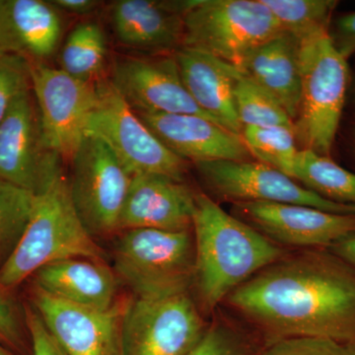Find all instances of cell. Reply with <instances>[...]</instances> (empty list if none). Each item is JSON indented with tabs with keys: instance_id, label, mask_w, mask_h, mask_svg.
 Segmentation results:
<instances>
[{
	"instance_id": "cell-37",
	"label": "cell",
	"mask_w": 355,
	"mask_h": 355,
	"mask_svg": "<svg viewBox=\"0 0 355 355\" xmlns=\"http://www.w3.org/2000/svg\"><path fill=\"white\" fill-rule=\"evenodd\" d=\"M0 355H14L10 350L4 347V343L0 340Z\"/></svg>"
},
{
	"instance_id": "cell-23",
	"label": "cell",
	"mask_w": 355,
	"mask_h": 355,
	"mask_svg": "<svg viewBox=\"0 0 355 355\" xmlns=\"http://www.w3.org/2000/svg\"><path fill=\"white\" fill-rule=\"evenodd\" d=\"M292 178L320 197L355 207V173L340 167L330 156L303 148L296 155Z\"/></svg>"
},
{
	"instance_id": "cell-13",
	"label": "cell",
	"mask_w": 355,
	"mask_h": 355,
	"mask_svg": "<svg viewBox=\"0 0 355 355\" xmlns=\"http://www.w3.org/2000/svg\"><path fill=\"white\" fill-rule=\"evenodd\" d=\"M32 302L44 324L69 355H123V323L128 301L108 310L65 302L34 286Z\"/></svg>"
},
{
	"instance_id": "cell-38",
	"label": "cell",
	"mask_w": 355,
	"mask_h": 355,
	"mask_svg": "<svg viewBox=\"0 0 355 355\" xmlns=\"http://www.w3.org/2000/svg\"><path fill=\"white\" fill-rule=\"evenodd\" d=\"M354 105H355V94H354Z\"/></svg>"
},
{
	"instance_id": "cell-3",
	"label": "cell",
	"mask_w": 355,
	"mask_h": 355,
	"mask_svg": "<svg viewBox=\"0 0 355 355\" xmlns=\"http://www.w3.org/2000/svg\"><path fill=\"white\" fill-rule=\"evenodd\" d=\"M105 257L79 218L69 179L62 171L37 193L24 234L0 268V284L8 291L53 261L69 258L105 261Z\"/></svg>"
},
{
	"instance_id": "cell-11",
	"label": "cell",
	"mask_w": 355,
	"mask_h": 355,
	"mask_svg": "<svg viewBox=\"0 0 355 355\" xmlns=\"http://www.w3.org/2000/svg\"><path fill=\"white\" fill-rule=\"evenodd\" d=\"M62 161L44 139L32 91L20 96L0 123V179L37 195L62 171Z\"/></svg>"
},
{
	"instance_id": "cell-27",
	"label": "cell",
	"mask_w": 355,
	"mask_h": 355,
	"mask_svg": "<svg viewBox=\"0 0 355 355\" xmlns=\"http://www.w3.org/2000/svg\"><path fill=\"white\" fill-rule=\"evenodd\" d=\"M241 135L250 154L259 162L293 177L294 162L298 153L294 128L246 127L243 128Z\"/></svg>"
},
{
	"instance_id": "cell-2",
	"label": "cell",
	"mask_w": 355,
	"mask_h": 355,
	"mask_svg": "<svg viewBox=\"0 0 355 355\" xmlns=\"http://www.w3.org/2000/svg\"><path fill=\"white\" fill-rule=\"evenodd\" d=\"M193 228L195 284L207 310L216 309L247 280L288 254L205 193L196 196Z\"/></svg>"
},
{
	"instance_id": "cell-33",
	"label": "cell",
	"mask_w": 355,
	"mask_h": 355,
	"mask_svg": "<svg viewBox=\"0 0 355 355\" xmlns=\"http://www.w3.org/2000/svg\"><path fill=\"white\" fill-rule=\"evenodd\" d=\"M25 323L31 336L32 355H69L51 335L35 308H26Z\"/></svg>"
},
{
	"instance_id": "cell-24",
	"label": "cell",
	"mask_w": 355,
	"mask_h": 355,
	"mask_svg": "<svg viewBox=\"0 0 355 355\" xmlns=\"http://www.w3.org/2000/svg\"><path fill=\"white\" fill-rule=\"evenodd\" d=\"M108 53L107 37L96 22L77 24L67 35L60 51V69L87 83L101 80Z\"/></svg>"
},
{
	"instance_id": "cell-17",
	"label": "cell",
	"mask_w": 355,
	"mask_h": 355,
	"mask_svg": "<svg viewBox=\"0 0 355 355\" xmlns=\"http://www.w3.org/2000/svg\"><path fill=\"white\" fill-rule=\"evenodd\" d=\"M197 193L184 182L160 174H135L119 221V230L155 229L182 232L193 228Z\"/></svg>"
},
{
	"instance_id": "cell-9",
	"label": "cell",
	"mask_w": 355,
	"mask_h": 355,
	"mask_svg": "<svg viewBox=\"0 0 355 355\" xmlns=\"http://www.w3.org/2000/svg\"><path fill=\"white\" fill-rule=\"evenodd\" d=\"M205 323L188 293L128 301L123 355H186L205 335Z\"/></svg>"
},
{
	"instance_id": "cell-19",
	"label": "cell",
	"mask_w": 355,
	"mask_h": 355,
	"mask_svg": "<svg viewBox=\"0 0 355 355\" xmlns=\"http://www.w3.org/2000/svg\"><path fill=\"white\" fill-rule=\"evenodd\" d=\"M62 12L46 0H0V53L46 64L62 44Z\"/></svg>"
},
{
	"instance_id": "cell-39",
	"label": "cell",
	"mask_w": 355,
	"mask_h": 355,
	"mask_svg": "<svg viewBox=\"0 0 355 355\" xmlns=\"http://www.w3.org/2000/svg\"><path fill=\"white\" fill-rule=\"evenodd\" d=\"M354 139H355V128H354Z\"/></svg>"
},
{
	"instance_id": "cell-26",
	"label": "cell",
	"mask_w": 355,
	"mask_h": 355,
	"mask_svg": "<svg viewBox=\"0 0 355 355\" xmlns=\"http://www.w3.org/2000/svg\"><path fill=\"white\" fill-rule=\"evenodd\" d=\"M234 99L236 111L243 128H294L293 121L280 103L265 89L247 76H243L241 72L236 81Z\"/></svg>"
},
{
	"instance_id": "cell-16",
	"label": "cell",
	"mask_w": 355,
	"mask_h": 355,
	"mask_svg": "<svg viewBox=\"0 0 355 355\" xmlns=\"http://www.w3.org/2000/svg\"><path fill=\"white\" fill-rule=\"evenodd\" d=\"M190 0H116L109 20L116 41L150 55L175 53L183 46L184 15Z\"/></svg>"
},
{
	"instance_id": "cell-14",
	"label": "cell",
	"mask_w": 355,
	"mask_h": 355,
	"mask_svg": "<svg viewBox=\"0 0 355 355\" xmlns=\"http://www.w3.org/2000/svg\"><path fill=\"white\" fill-rule=\"evenodd\" d=\"M109 80L137 114H196L218 123L184 87L174 53L118 58Z\"/></svg>"
},
{
	"instance_id": "cell-15",
	"label": "cell",
	"mask_w": 355,
	"mask_h": 355,
	"mask_svg": "<svg viewBox=\"0 0 355 355\" xmlns=\"http://www.w3.org/2000/svg\"><path fill=\"white\" fill-rule=\"evenodd\" d=\"M234 216L261 234L289 247H331L355 232V214H340L305 205L235 202Z\"/></svg>"
},
{
	"instance_id": "cell-12",
	"label": "cell",
	"mask_w": 355,
	"mask_h": 355,
	"mask_svg": "<svg viewBox=\"0 0 355 355\" xmlns=\"http://www.w3.org/2000/svg\"><path fill=\"white\" fill-rule=\"evenodd\" d=\"M196 167L216 195L234 202L289 203L334 214H355V207L320 197L263 163L216 160L196 163Z\"/></svg>"
},
{
	"instance_id": "cell-5",
	"label": "cell",
	"mask_w": 355,
	"mask_h": 355,
	"mask_svg": "<svg viewBox=\"0 0 355 355\" xmlns=\"http://www.w3.org/2000/svg\"><path fill=\"white\" fill-rule=\"evenodd\" d=\"M301 102L296 137L304 149L330 156L342 118L349 70L330 32L300 42Z\"/></svg>"
},
{
	"instance_id": "cell-22",
	"label": "cell",
	"mask_w": 355,
	"mask_h": 355,
	"mask_svg": "<svg viewBox=\"0 0 355 355\" xmlns=\"http://www.w3.org/2000/svg\"><path fill=\"white\" fill-rule=\"evenodd\" d=\"M299 53L298 40L284 31L248 53L236 67L272 94L292 121L297 119L301 102Z\"/></svg>"
},
{
	"instance_id": "cell-7",
	"label": "cell",
	"mask_w": 355,
	"mask_h": 355,
	"mask_svg": "<svg viewBox=\"0 0 355 355\" xmlns=\"http://www.w3.org/2000/svg\"><path fill=\"white\" fill-rule=\"evenodd\" d=\"M97 103L87 137H98L113 151L132 176L160 174L184 182L187 161L173 153L146 127L109 79L97 83Z\"/></svg>"
},
{
	"instance_id": "cell-1",
	"label": "cell",
	"mask_w": 355,
	"mask_h": 355,
	"mask_svg": "<svg viewBox=\"0 0 355 355\" xmlns=\"http://www.w3.org/2000/svg\"><path fill=\"white\" fill-rule=\"evenodd\" d=\"M277 338H328L355 347V268L335 254H287L226 298Z\"/></svg>"
},
{
	"instance_id": "cell-31",
	"label": "cell",
	"mask_w": 355,
	"mask_h": 355,
	"mask_svg": "<svg viewBox=\"0 0 355 355\" xmlns=\"http://www.w3.org/2000/svg\"><path fill=\"white\" fill-rule=\"evenodd\" d=\"M186 355H250L244 338L223 322L212 324Z\"/></svg>"
},
{
	"instance_id": "cell-4",
	"label": "cell",
	"mask_w": 355,
	"mask_h": 355,
	"mask_svg": "<svg viewBox=\"0 0 355 355\" xmlns=\"http://www.w3.org/2000/svg\"><path fill=\"white\" fill-rule=\"evenodd\" d=\"M114 272L139 299L188 293L195 284V241L190 231L125 230L114 248Z\"/></svg>"
},
{
	"instance_id": "cell-10",
	"label": "cell",
	"mask_w": 355,
	"mask_h": 355,
	"mask_svg": "<svg viewBox=\"0 0 355 355\" xmlns=\"http://www.w3.org/2000/svg\"><path fill=\"white\" fill-rule=\"evenodd\" d=\"M31 77L44 139L62 160L70 161L87 137L98 81L80 80L46 64H31Z\"/></svg>"
},
{
	"instance_id": "cell-36",
	"label": "cell",
	"mask_w": 355,
	"mask_h": 355,
	"mask_svg": "<svg viewBox=\"0 0 355 355\" xmlns=\"http://www.w3.org/2000/svg\"><path fill=\"white\" fill-rule=\"evenodd\" d=\"M330 248L336 257L355 268V232L345 236Z\"/></svg>"
},
{
	"instance_id": "cell-25",
	"label": "cell",
	"mask_w": 355,
	"mask_h": 355,
	"mask_svg": "<svg viewBox=\"0 0 355 355\" xmlns=\"http://www.w3.org/2000/svg\"><path fill=\"white\" fill-rule=\"evenodd\" d=\"M279 21L282 30L299 43L330 32L335 0H261Z\"/></svg>"
},
{
	"instance_id": "cell-28",
	"label": "cell",
	"mask_w": 355,
	"mask_h": 355,
	"mask_svg": "<svg viewBox=\"0 0 355 355\" xmlns=\"http://www.w3.org/2000/svg\"><path fill=\"white\" fill-rule=\"evenodd\" d=\"M36 195L0 179V268L24 234Z\"/></svg>"
},
{
	"instance_id": "cell-8",
	"label": "cell",
	"mask_w": 355,
	"mask_h": 355,
	"mask_svg": "<svg viewBox=\"0 0 355 355\" xmlns=\"http://www.w3.org/2000/svg\"><path fill=\"white\" fill-rule=\"evenodd\" d=\"M70 197L79 218L93 237L119 230L132 175L98 137H85L74 153Z\"/></svg>"
},
{
	"instance_id": "cell-20",
	"label": "cell",
	"mask_w": 355,
	"mask_h": 355,
	"mask_svg": "<svg viewBox=\"0 0 355 355\" xmlns=\"http://www.w3.org/2000/svg\"><path fill=\"white\" fill-rule=\"evenodd\" d=\"M184 87L198 107L222 127L242 135L236 111L234 88L240 71L220 58L182 46L175 51Z\"/></svg>"
},
{
	"instance_id": "cell-30",
	"label": "cell",
	"mask_w": 355,
	"mask_h": 355,
	"mask_svg": "<svg viewBox=\"0 0 355 355\" xmlns=\"http://www.w3.org/2000/svg\"><path fill=\"white\" fill-rule=\"evenodd\" d=\"M261 355H355V347L321 338H277Z\"/></svg>"
},
{
	"instance_id": "cell-35",
	"label": "cell",
	"mask_w": 355,
	"mask_h": 355,
	"mask_svg": "<svg viewBox=\"0 0 355 355\" xmlns=\"http://www.w3.org/2000/svg\"><path fill=\"white\" fill-rule=\"evenodd\" d=\"M51 3L62 13L77 16L88 15L101 6V2L96 0H53Z\"/></svg>"
},
{
	"instance_id": "cell-34",
	"label": "cell",
	"mask_w": 355,
	"mask_h": 355,
	"mask_svg": "<svg viewBox=\"0 0 355 355\" xmlns=\"http://www.w3.org/2000/svg\"><path fill=\"white\" fill-rule=\"evenodd\" d=\"M331 41L343 58L349 60L355 55V12L345 14L336 20Z\"/></svg>"
},
{
	"instance_id": "cell-29",
	"label": "cell",
	"mask_w": 355,
	"mask_h": 355,
	"mask_svg": "<svg viewBox=\"0 0 355 355\" xmlns=\"http://www.w3.org/2000/svg\"><path fill=\"white\" fill-rule=\"evenodd\" d=\"M32 91L31 64L11 53H0V123L16 100Z\"/></svg>"
},
{
	"instance_id": "cell-21",
	"label": "cell",
	"mask_w": 355,
	"mask_h": 355,
	"mask_svg": "<svg viewBox=\"0 0 355 355\" xmlns=\"http://www.w3.org/2000/svg\"><path fill=\"white\" fill-rule=\"evenodd\" d=\"M34 279L46 293L80 307L103 311L116 303L118 277L105 261L64 259L40 268Z\"/></svg>"
},
{
	"instance_id": "cell-32",
	"label": "cell",
	"mask_w": 355,
	"mask_h": 355,
	"mask_svg": "<svg viewBox=\"0 0 355 355\" xmlns=\"http://www.w3.org/2000/svg\"><path fill=\"white\" fill-rule=\"evenodd\" d=\"M0 340L15 349H21L23 343L22 324L17 308L8 294V291L0 284Z\"/></svg>"
},
{
	"instance_id": "cell-6",
	"label": "cell",
	"mask_w": 355,
	"mask_h": 355,
	"mask_svg": "<svg viewBox=\"0 0 355 355\" xmlns=\"http://www.w3.org/2000/svg\"><path fill=\"white\" fill-rule=\"evenodd\" d=\"M282 32L261 0H190L183 46L237 67L248 53Z\"/></svg>"
},
{
	"instance_id": "cell-18",
	"label": "cell",
	"mask_w": 355,
	"mask_h": 355,
	"mask_svg": "<svg viewBox=\"0 0 355 355\" xmlns=\"http://www.w3.org/2000/svg\"><path fill=\"white\" fill-rule=\"evenodd\" d=\"M146 127L168 149L186 161H249L242 135L218 123L196 116L178 114H137Z\"/></svg>"
}]
</instances>
